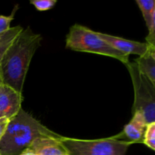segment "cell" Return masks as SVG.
Returning <instances> with one entry per match:
<instances>
[{"label": "cell", "instance_id": "obj_1", "mask_svg": "<svg viewBox=\"0 0 155 155\" xmlns=\"http://www.w3.org/2000/svg\"><path fill=\"white\" fill-rule=\"evenodd\" d=\"M41 42L40 34L34 33L30 27L23 29L0 61V77L3 84L23 93L30 62Z\"/></svg>", "mask_w": 155, "mask_h": 155}, {"label": "cell", "instance_id": "obj_2", "mask_svg": "<svg viewBox=\"0 0 155 155\" xmlns=\"http://www.w3.org/2000/svg\"><path fill=\"white\" fill-rule=\"evenodd\" d=\"M62 136L48 129L30 114L21 108L18 114L9 120L0 140V154L20 155L28 149L38 138Z\"/></svg>", "mask_w": 155, "mask_h": 155}, {"label": "cell", "instance_id": "obj_3", "mask_svg": "<svg viewBox=\"0 0 155 155\" xmlns=\"http://www.w3.org/2000/svg\"><path fill=\"white\" fill-rule=\"evenodd\" d=\"M66 48L76 51L107 56L124 64L130 62L129 55L117 51L99 37L97 32L80 24H74L66 36Z\"/></svg>", "mask_w": 155, "mask_h": 155}, {"label": "cell", "instance_id": "obj_4", "mask_svg": "<svg viewBox=\"0 0 155 155\" xmlns=\"http://www.w3.org/2000/svg\"><path fill=\"white\" fill-rule=\"evenodd\" d=\"M70 155H126L131 144L112 136L107 139H80L62 137Z\"/></svg>", "mask_w": 155, "mask_h": 155}, {"label": "cell", "instance_id": "obj_5", "mask_svg": "<svg viewBox=\"0 0 155 155\" xmlns=\"http://www.w3.org/2000/svg\"><path fill=\"white\" fill-rule=\"evenodd\" d=\"M126 67L130 73L134 90L132 112H142L147 124L155 122V87L139 71L136 62L130 61Z\"/></svg>", "mask_w": 155, "mask_h": 155}, {"label": "cell", "instance_id": "obj_6", "mask_svg": "<svg viewBox=\"0 0 155 155\" xmlns=\"http://www.w3.org/2000/svg\"><path fill=\"white\" fill-rule=\"evenodd\" d=\"M23 93L5 84L0 86V119H12L22 107Z\"/></svg>", "mask_w": 155, "mask_h": 155}, {"label": "cell", "instance_id": "obj_7", "mask_svg": "<svg viewBox=\"0 0 155 155\" xmlns=\"http://www.w3.org/2000/svg\"><path fill=\"white\" fill-rule=\"evenodd\" d=\"M147 125L148 124L143 114L137 110L133 113V118L124 127L122 133L113 137L118 140L130 142L131 144L143 143Z\"/></svg>", "mask_w": 155, "mask_h": 155}, {"label": "cell", "instance_id": "obj_8", "mask_svg": "<svg viewBox=\"0 0 155 155\" xmlns=\"http://www.w3.org/2000/svg\"><path fill=\"white\" fill-rule=\"evenodd\" d=\"M97 33L101 39L105 41L110 46L129 56L130 54H136L139 57H142L148 52L149 45L146 42L130 40L100 32H97Z\"/></svg>", "mask_w": 155, "mask_h": 155}, {"label": "cell", "instance_id": "obj_9", "mask_svg": "<svg viewBox=\"0 0 155 155\" xmlns=\"http://www.w3.org/2000/svg\"><path fill=\"white\" fill-rule=\"evenodd\" d=\"M63 137V136H62ZM61 138L42 137L36 139L28 150L36 155H70Z\"/></svg>", "mask_w": 155, "mask_h": 155}, {"label": "cell", "instance_id": "obj_10", "mask_svg": "<svg viewBox=\"0 0 155 155\" xmlns=\"http://www.w3.org/2000/svg\"><path fill=\"white\" fill-rule=\"evenodd\" d=\"M139 71L148 79L155 87V61L149 54L135 59Z\"/></svg>", "mask_w": 155, "mask_h": 155}, {"label": "cell", "instance_id": "obj_11", "mask_svg": "<svg viewBox=\"0 0 155 155\" xmlns=\"http://www.w3.org/2000/svg\"><path fill=\"white\" fill-rule=\"evenodd\" d=\"M136 2L142 12L147 28L149 30L155 12V0H136Z\"/></svg>", "mask_w": 155, "mask_h": 155}, {"label": "cell", "instance_id": "obj_12", "mask_svg": "<svg viewBox=\"0 0 155 155\" xmlns=\"http://www.w3.org/2000/svg\"><path fill=\"white\" fill-rule=\"evenodd\" d=\"M18 5H15L12 13L9 15H0V34L8 31L11 29V23L15 18V15L18 11Z\"/></svg>", "mask_w": 155, "mask_h": 155}, {"label": "cell", "instance_id": "obj_13", "mask_svg": "<svg viewBox=\"0 0 155 155\" xmlns=\"http://www.w3.org/2000/svg\"><path fill=\"white\" fill-rule=\"evenodd\" d=\"M23 29L24 28L21 26L18 25L11 27L10 30L5 33H1L0 34V44L5 42H8V41L14 40L19 35V33L22 31Z\"/></svg>", "mask_w": 155, "mask_h": 155}, {"label": "cell", "instance_id": "obj_14", "mask_svg": "<svg viewBox=\"0 0 155 155\" xmlns=\"http://www.w3.org/2000/svg\"><path fill=\"white\" fill-rule=\"evenodd\" d=\"M57 3V0H31L30 4L33 5L38 11L45 12L53 8Z\"/></svg>", "mask_w": 155, "mask_h": 155}, {"label": "cell", "instance_id": "obj_15", "mask_svg": "<svg viewBox=\"0 0 155 155\" xmlns=\"http://www.w3.org/2000/svg\"><path fill=\"white\" fill-rule=\"evenodd\" d=\"M146 43L149 45L151 47H155V12L153 18V22L151 24V28L148 30V33L145 38Z\"/></svg>", "mask_w": 155, "mask_h": 155}, {"label": "cell", "instance_id": "obj_16", "mask_svg": "<svg viewBox=\"0 0 155 155\" xmlns=\"http://www.w3.org/2000/svg\"><path fill=\"white\" fill-rule=\"evenodd\" d=\"M146 139H155V122L150 123L147 125L144 140Z\"/></svg>", "mask_w": 155, "mask_h": 155}, {"label": "cell", "instance_id": "obj_17", "mask_svg": "<svg viewBox=\"0 0 155 155\" xmlns=\"http://www.w3.org/2000/svg\"><path fill=\"white\" fill-rule=\"evenodd\" d=\"M8 121L9 120L6 119V118H1L0 119V140H1L3 135H4L6 127H7L8 124Z\"/></svg>", "mask_w": 155, "mask_h": 155}, {"label": "cell", "instance_id": "obj_18", "mask_svg": "<svg viewBox=\"0 0 155 155\" xmlns=\"http://www.w3.org/2000/svg\"><path fill=\"white\" fill-rule=\"evenodd\" d=\"M13 41L14 40L8 41V42H3V43L0 44V61H1L2 56L4 55L5 52L6 51V50H7L8 48L10 46V45L12 44V42H13Z\"/></svg>", "mask_w": 155, "mask_h": 155}, {"label": "cell", "instance_id": "obj_19", "mask_svg": "<svg viewBox=\"0 0 155 155\" xmlns=\"http://www.w3.org/2000/svg\"><path fill=\"white\" fill-rule=\"evenodd\" d=\"M143 144H145L147 147H148V148L155 151V139H146V140H144Z\"/></svg>", "mask_w": 155, "mask_h": 155}, {"label": "cell", "instance_id": "obj_20", "mask_svg": "<svg viewBox=\"0 0 155 155\" xmlns=\"http://www.w3.org/2000/svg\"><path fill=\"white\" fill-rule=\"evenodd\" d=\"M148 54L151 55V57L155 61V47L149 46V49H148Z\"/></svg>", "mask_w": 155, "mask_h": 155}, {"label": "cell", "instance_id": "obj_21", "mask_svg": "<svg viewBox=\"0 0 155 155\" xmlns=\"http://www.w3.org/2000/svg\"><path fill=\"white\" fill-rule=\"evenodd\" d=\"M20 155H36V154H35L34 153L32 152V151H30V150L27 149V150H26L25 151H24L22 154H20Z\"/></svg>", "mask_w": 155, "mask_h": 155}, {"label": "cell", "instance_id": "obj_22", "mask_svg": "<svg viewBox=\"0 0 155 155\" xmlns=\"http://www.w3.org/2000/svg\"><path fill=\"white\" fill-rule=\"evenodd\" d=\"M2 84V79H1V77H0V86Z\"/></svg>", "mask_w": 155, "mask_h": 155}, {"label": "cell", "instance_id": "obj_23", "mask_svg": "<svg viewBox=\"0 0 155 155\" xmlns=\"http://www.w3.org/2000/svg\"><path fill=\"white\" fill-rule=\"evenodd\" d=\"M0 155H1V154H0Z\"/></svg>", "mask_w": 155, "mask_h": 155}]
</instances>
